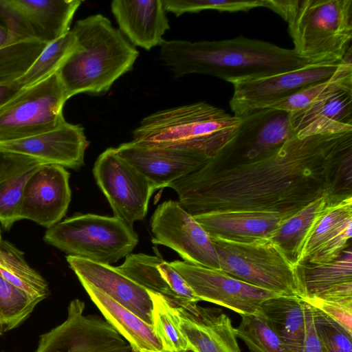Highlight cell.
<instances>
[{
    "mask_svg": "<svg viewBox=\"0 0 352 352\" xmlns=\"http://www.w3.org/2000/svg\"><path fill=\"white\" fill-rule=\"evenodd\" d=\"M352 131L296 135L252 160L220 163L172 182L178 202L196 215L216 211L296 213L329 195L351 196Z\"/></svg>",
    "mask_w": 352,
    "mask_h": 352,
    "instance_id": "1",
    "label": "cell"
},
{
    "mask_svg": "<svg viewBox=\"0 0 352 352\" xmlns=\"http://www.w3.org/2000/svg\"><path fill=\"white\" fill-rule=\"evenodd\" d=\"M160 57L175 77L201 74L230 83L314 65L293 49L243 36L212 41L164 40L160 45Z\"/></svg>",
    "mask_w": 352,
    "mask_h": 352,
    "instance_id": "2",
    "label": "cell"
},
{
    "mask_svg": "<svg viewBox=\"0 0 352 352\" xmlns=\"http://www.w3.org/2000/svg\"><path fill=\"white\" fill-rule=\"evenodd\" d=\"M72 31L78 46L56 71L67 99L104 94L133 68L139 52L108 18L91 15L77 21Z\"/></svg>",
    "mask_w": 352,
    "mask_h": 352,
    "instance_id": "3",
    "label": "cell"
},
{
    "mask_svg": "<svg viewBox=\"0 0 352 352\" xmlns=\"http://www.w3.org/2000/svg\"><path fill=\"white\" fill-rule=\"evenodd\" d=\"M287 23L296 53L314 65L341 63L352 51V0H263Z\"/></svg>",
    "mask_w": 352,
    "mask_h": 352,
    "instance_id": "4",
    "label": "cell"
},
{
    "mask_svg": "<svg viewBox=\"0 0 352 352\" xmlns=\"http://www.w3.org/2000/svg\"><path fill=\"white\" fill-rule=\"evenodd\" d=\"M241 121V117L223 109L198 102L147 116L133 131V141L152 147L192 150L212 158L234 137Z\"/></svg>",
    "mask_w": 352,
    "mask_h": 352,
    "instance_id": "5",
    "label": "cell"
},
{
    "mask_svg": "<svg viewBox=\"0 0 352 352\" xmlns=\"http://www.w3.org/2000/svg\"><path fill=\"white\" fill-rule=\"evenodd\" d=\"M220 270L251 285L300 298L302 267L270 239L238 241L210 236Z\"/></svg>",
    "mask_w": 352,
    "mask_h": 352,
    "instance_id": "6",
    "label": "cell"
},
{
    "mask_svg": "<svg viewBox=\"0 0 352 352\" xmlns=\"http://www.w3.org/2000/svg\"><path fill=\"white\" fill-rule=\"evenodd\" d=\"M43 240L67 255L111 265L131 253L138 236L114 217L78 214L47 228Z\"/></svg>",
    "mask_w": 352,
    "mask_h": 352,
    "instance_id": "7",
    "label": "cell"
},
{
    "mask_svg": "<svg viewBox=\"0 0 352 352\" xmlns=\"http://www.w3.org/2000/svg\"><path fill=\"white\" fill-rule=\"evenodd\" d=\"M57 72L23 88L0 108V143L35 136L60 126L66 120L67 100Z\"/></svg>",
    "mask_w": 352,
    "mask_h": 352,
    "instance_id": "8",
    "label": "cell"
},
{
    "mask_svg": "<svg viewBox=\"0 0 352 352\" xmlns=\"http://www.w3.org/2000/svg\"><path fill=\"white\" fill-rule=\"evenodd\" d=\"M93 173L113 217L133 229L134 223L144 219L147 214L150 199L156 190L153 185L122 158L116 148H109L98 156Z\"/></svg>",
    "mask_w": 352,
    "mask_h": 352,
    "instance_id": "9",
    "label": "cell"
},
{
    "mask_svg": "<svg viewBox=\"0 0 352 352\" xmlns=\"http://www.w3.org/2000/svg\"><path fill=\"white\" fill-rule=\"evenodd\" d=\"M85 302L72 300L66 320L40 337L35 352H130L131 344L107 320L83 314Z\"/></svg>",
    "mask_w": 352,
    "mask_h": 352,
    "instance_id": "10",
    "label": "cell"
},
{
    "mask_svg": "<svg viewBox=\"0 0 352 352\" xmlns=\"http://www.w3.org/2000/svg\"><path fill=\"white\" fill-rule=\"evenodd\" d=\"M153 244L175 251L184 261L220 270L217 252L209 234L178 201L157 206L151 219Z\"/></svg>",
    "mask_w": 352,
    "mask_h": 352,
    "instance_id": "11",
    "label": "cell"
},
{
    "mask_svg": "<svg viewBox=\"0 0 352 352\" xmlns=\"http://www.w3.org/2000/svg\"><path fill=\"white\" fill-rule=\"evenodd\" d=\"M307 65L303 67L256 78L234 81L230 107L234 116L243 117L274 104L336 74L344 64Z\"/></svg>",
    "mask_w": 352,
    "mask_h": 352,
    "instance_id": "12",
    "label": "cell"
},
{
    "mask_svg": "<svg viewBox=\"0 0 352 352\" xmlns=\"http://www.w3.org/2000/svg\"><path fill=\"white\" fill-rule=\"evenodd\" d=\"M170 263L186 280L199 300L224 307L241 316L257 313L263 300L281 295L248 283L221 270L180 261Z\"/></svg>",
    "mask_w": 352,
    "mask_h": 352,
    "instance_id": "13",
    "label": "cell"
},
{
    "mask_svg": "<svg viewBox=\"0 0 352 352\" xmlns=\"http://www.w3.org/2000/svg\"><path fill=\"white\" fill-rule=\"evenodd\" d=\"M241 118L235 135L213 160L229 163L254 160L295 136L286 111L267 108Z\"/></svg>",
    "mask_w": 352,
    "mask_h": 352,
    "instance_id": "14",
    "label": "cell"
},
{
    "mask_svg": "<svg viewBox=\"0 0 352 352\" xmlns=\"http://www.w3.org/2000/svg\"><path fill=\"white\" fill-rule=\"evenodd\" d=\"M69 173L56 164L39 167L25 184L17 219L31 220L46 228L60 222L72 197Z\"/></svg>",
    "mask_w": 352,
    "mask_h": 352,
    "instance_id": "15",
    "label": "cell"
},
{
    "mask_svg": "<svg viewBox=\"0 0 352 352\" xmlns=\"http://www.w3.org/2000/svg\"><path fill=\"white\" fill-rule=\"evenodd\" d=\"M116 149L122 158L151 182L156 190L199 169L210 159L192 150L152 147L133 140Z\"/></svg>",
    "mask_w": 352,
    "mask_h": 352,
    "instance_id": "16",
    "label": "cell"
},
{
    "mask_svg": "<svg viewBox=\"0 0 352 352\" xmlns=\"http://www.w3.org/2000/svg\"><path fill=\"white\" fill-rule=\"evenodd\" d=\"M89 144L84 128L65 121L46 133L0 143V148L34 157L46 164L78 170L85 164Z\"/></svg>",
    "mask_w": 352,
    "mask_h": 352,
    "instance_id": "17",
    "label": "cell"
},
{
    "mask_svg": "<svg viewBox=\"0 0 352 352\" xmlns=\"http://www.w3.org/2000/svg\"><path fill=\"white\" fill-rule=\"evenodd\" d=\"M66 260L79 280L100 289L145 322L153 327V302L149 292L116 267L67 255Z\"/></svg>",
    "mask_w": 352,
    "mask_h": 352,
    "instance_id": "18",
    "label": "cell"
},
{
    "mask_svg": "<svg viewBox=\"0 0 352 352\" xmlns=\"http://www.w3.org/2000/svg\"><path fill=\"white\" fill-rule=\"evenodd\" d=\"M170 302L179 315V327L194 352H241L235 328L220 309L197 303Z\"/></svg>",
    "mask_w": 352,
    "mask_h": 352,
    "instance_id": "19",
    "label": "cell"
},
{
    "mask_svg": "<svg viewBox=\"0 0 352 352\" xmlns=\"http://www.w3.org/2000/svg\"><path fill=\"white\" fill-rule=\"evenodd\" d=\"M147 291L186 305L200 301L180 274L160 256L129 254L116 267Z\"/></svg>",
    "mask_w": 352,
    "mask_h": 352,
    "instance_id": "20",
    "label": "cell"
},
{
    "mask_svg": "<svg viewBox=\"0 0 352 352\" xmlns=\"http://www.w3.org/2000/svg\"><path fill=\"white\" fill-rule=\"evenodd\" d=\"M111 9L121 33L144 50L160 46L170 29L162 0H113Z\"/></svg>",
    "mask_w": 352,
    "mask_h": 352,
    "instance_id": "21",
    "label": "cell"
},
{
    "mask_svg": "<svg viewBox=\"0 0 352 352\" xmlns=\"http://www.w3.org/2000/svg\"><path fill=\"white\" fill-rule=\"evenodd\" d=\"M295 213L258 211H216L192 215L210 236L238 241L270 239Z\"/></svg>",
    "mask_w": 352,
    "mask_h": 352,
    "instance_id": "22",
    "label": "cell"
},
{
    "mask_svg": "<svg viewBox=\"0 0 352 352\" xmlns=\"http://www.w3.org/2000/svg\"><path fill=\"white\" fill-rule=\"evenodd\" d=\"M29 40L49 44L69 30L79 0H10Z\"/></svg>",
    "mask_w": 352,
    "mask_h": 352,
    "instance_id": "23",
    "label": "cell"
},
{
    "mask_svg": "<svg viewBox=\"0 0 352 352\" xmlns=\"http://www.w3.org/2000/svg\"><path fill=\"white\" fill-rule=\"evenodd\" d=\"M289 116L298 138L351 132L352 89L338 91Z\"/></svg>",
    "mask_w": 352,
    "mask_h": 352,
    "instance_id": "24",
    "label": "cell"
},
{
    "mask_svg": "<svg viewBox=\"0 0 352 352\" xmlns=\"http://www.w3.org/2000/svg\"><path fill=\"white\" fill-rule=\"evenodd\" d=\"M106 320L131 344L133 352H163L162 344L153 326L149 325L107 294L80 280Z\"/></svg>",
    "mask_w": 352,
    "mask_h": 352,
    "instance_id": "25",
    "label": "cell"
},
{
    "mask_svg": "<svg viewBox=\"0 0 352 352\" xmlns=\"http://www.w3.org/2000/svg\"><path fill=\"white\" fill-rule=\"evenodd\" d=\"M44 164L34 157L0 148V223L5 229L18 221L25 184Z\"/></svg>",
    "mask_w": 352,
    "mask_h": 352,
    "instance_id": "26",
    "label": "cell"
},
{
    "mask_svg": "<svg viewBox=\"0 0 352 352\" xmlns=\"http://www.w3.org/2000/svg\"><path fill=\"white\" fill-rule=\"evenodd\" d=\"M305 301L278 295L263 300L258 313L280 338L288 352H302L306 336Z\"/></svg>",
    "mask_w": 352,
    "mask_h": 352,
    "instance_id": "27",
    "label": "cell"
},
{
    "mask_svg": "<svg viewBox=\"0 0 352 352\" xmlns=\"http://www.w3.org/2000/svg\"><path fill=\"white\" fill-rule=\"evenodd\" d=\"M338 201L340 200L329 195L318 198L285 220L270 239L280 247L293 263L300 265L302 251L315 223L325 208Z\"/></svg>",
    "mask_w": 352,
    "mask_h": 352,
    "instance_id": "28",
    "label": "cell"
},
{
    "mask_svg": "<svg viewBox=\"0 0 352 352\" xmlns=\"http://www.w3.org/2000/svg\"><path fill=\"white\" fill-rule=\"evenodd\" d=\"M301 299L307 300L352 282V250L345 249L335 260L320 264H302Z\"/></svg>",
    "mask_w": 352,
    "mask_h": 352,
    "instance_id": "29",
    "label": "cell"
},
{
    "mask_svg": "<svg viewBox=\"0 0 352 352\" xmlns=\"http://www.w3.org/2000/svg\"><path fill=\"white\" fill-rule=\"evenodd\" d=\"M352 226V197L329 204L315 223L305 244L300 265L336 240Z\"/></svg>",
    "mask_w": 352,
    "mask_h": 352,
    "instance_id": "30",
    "label": "cell"
},
{
    "mask_svg": "<svg viewBox=\"0 0 352 352\" xmlns=\"http://www.w3.org/2000/svg\"><path fill=\"white\" fill-rule=\"evenodd\" d=\"M0 275L39 302L50 295L47 281L28 264L23 253L3 240L0 243Z\"/></svg>",
    "mask_w": 352,
    "mask_h": 352,
    "instance_id": "31",
    "label": "cell"
},
{
    "mask_svg": "<svg viewBox=\"0 0 352 352\" xmlns=\"http://www.w3.org/2000/svg\"><path fill=\"white\" fill-rule=\"evenodd\" d=\"M348 89H352V54L347 56L338 72L329 79L311 85L270 108L292 113Z\"/></svg>",
    "mask_w": 352,
    "mask_h": 352,
    "instance_id": "32",
    "label": "cell"
},
{
    "mask_svg": "<svg viewBox=\"0 0 352 352\" xmlns=\"http://www.w3.org/2000/svg\"><path fill=\"white\" fill-rule=\"evenodd\" d=\"M149 294L153 302V328L162 344L163 352L189 349L179 327V315L176 308L168 298L151 292Z\"/></svg>",
    "mask_w": 352,
    "mask_h": 352,
    "instance_id": "33",
    "label": "cell"
},
{
    "mask_svg": "<svg viewBox=\"0 0 352 352\" xmlns=\"http://www.w3.org/2000/svg\"><path fill=\"white\" fill-rule=\"evenodd\" d=\"M72 30L57 40L47 44L37 58L17 80L23 87L32 85L56 72L66 58L77 47Z\"/></svg>",
    "mask_w": 352,
    "mask_h": 352,
    "instance_id": "34",
    "label": "cell"
},
{
    "mask_svg": "<svg viewBox=\"0 0 352 352\" xmlns=\"http://www.w3.org/2000/svg\"><path fill=\"white\" fill-rule=\"evenodd\" d=\"M47 45L37 40H25L1 47L0 84L21 78Z\"/></svg>",
    "mask_w": 352,
    "mask_h": 352,
    "instance_id": "35",
    "label": "cell"
},
{
    "mask_svg": "<svg viewBox=\"0 0 352 352\" xmlns=\"http://www.w3.org/2000/svg\"><path fill=\"white\" fill-rule=\"evenodd\" d=\"M39 302L0 275V333L17 327Z\"/></svg>",
    "mask_w": 352,
    "mask_h": 352,
    "instance_id": "36",
    "label": "cell"
},
{
    "mask_svg": "<svg viewBox=\"0 0 352 352\" xmlns=\"http://www.w3.org/2000/svg\"><path fill=\"white\" fill-rule=\"evenodd\" d=\"M235 328L237 338L246 344L250 352H288L284 344L258 312L241 315Z\"/></svg>",
    "mask_w": 352,
    "mask_h": 352,
    "instance_id": "37",
    "label": "cell"
},
{
    "mask_svg": "<svg viewBox=\"0 0 352 352\" xmlns=\"http://www.w3.org/2000/svg\"><path fill=\"white\" fill-rule=\"evenodd\" d=\"M165 11L179 16L185 13H196L204 10L219 12H248L263 7V0H162Z\"/></svg>",
    "mask_w": 352,
    "mask_h": 352,
    "instance_id": "38",
    "label": "cell"
},
{
    "mask_svg": "<svg viewBox=\"0 0 352 352\" xmlns=\"http://www.w3.org/2000/svg\"><path fill=\"white\" fill-rule=\"evenodd\" d=\"M311 309L315 330L323 352H352V333L318 309L311 307Z\"/></svg>",
    "mask_w": 352,
    "mask_h": 352,
    "instance_id": "39",
    "label": "cell"
},
{
    "mask_svg": "<svg viewBox=\"0 0 352 352\" xmlns=\"http://www.w3.org/2000/svg\"><path fill=\"white\" fill-rule=\"evenodd\" d=\"M305 302L327 314L352 333V297L333 299L311 298Z\"/></svg>",
    "mask_w": 352,
    "mask_h": 352,
    "instance_id": "40",
    "label": "cell"
},
{
    "mask_svg": "<svg viewBox=\"0 0 352 352\" xmlns=\"http://www.w3.org/2000/svg\"><path fill=\"white\" fill-rule=\"evenodd\" d=\"M306 336L302 352H323L320 342L316 334L310 305L305 304Z\"/></svg>",
    "mask_w": 352,
    "mask_h": 352,
    "instance_id": "41",
    "label": "cell"
},
{
    "mask_svg": "<svg viewBox=\"0 0 352 352\" xmlns=\"http://www.w3.org/2000/svg\"><path fill=\"white\" fill-rule=\"evenodd\" d=\"M23 88L16 81L0 84V108L12 99Z\"/></svg>",
    "mask_w": 352,
    "mask_h": 352,
    "instance_id": "42",
    "label": "cell"
},
{
    "mask_svg": "<svg viewBox=\"0 0 352 352\" xmlns=\"http://www.w3.org/2000/svg\"><path fill=\"white\" fill-rule=\"evenodd\" d=\"M15 42L13 36L8 30L3 19L0 17V47Z\"/></svg>",
    "mask_w": 352,
    "mask_h": 352,
    "instance_id": "43",
    "label": "cell"
},
{
    "mask_svg": "<svg viewBox=\"0 0 352 352\" xmlns=\"http://www.w3.org/2000/svg\"><path fill=\"white\" fill-rule=\"evenodd\" d=\"M182 352H194V351L192 350H191V349H188L186 351H182Z\"/></svg>",
    "mask_w": 352,
    "mask_h": 352,
    "instance_id": "44",
    "label": "cell"
},
{
    "mask_svg": "<svg viewBox=\"0 0 352 352\" xmlns=\"http://www.w3.org/2000/svg\"><path fill=\"white\" fill-rule=\"evenodd\" d=\"M1 241H2V239H1V231H0V243H1Z\"/></svg>",
    "mask_w": 352,
    "mask_h": 352,
    "instance_id": "45",
    "label": "cell"
},
{
    "mask_svg": "<svg viewBox=\"0 0 352 352\" xmlns=\"http://www.w3.org/2000/svg\"><path fill=\"white\" fill-rule=\"evenodd\" d=\"M139 352H151V351H139Z\"/></svg>",
    "mask_w": 352,
    "mask_h": 352,
    "instance_id": "46",
    "label": "cell"
}]
</instances>
